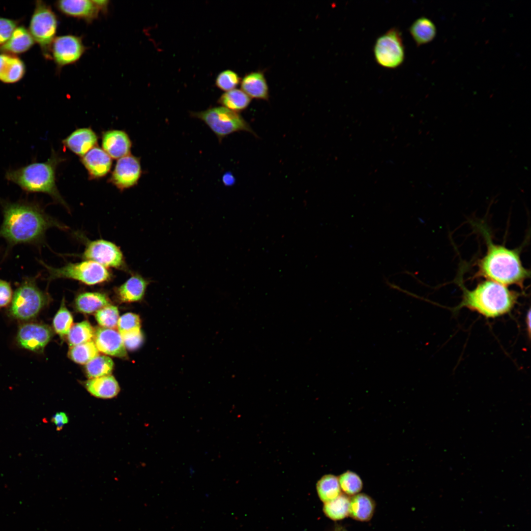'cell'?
<instances>
[{"instance_id": "22", "label": "cell", "mask_w": 531, "mask_h": 531, "mask_svg": "<svg viewBox=\"0 0 531 531\" xmlns=\"http://www.w3.org/2000/svg\"><path fill=\"white\" fill-rule=\"evenodd\" d=\"M76 309L85 314H90L111 304L110 300L104 293L83 292L78 294L74 299Z\"/></svg>"}, {"instance_id": "16", "label": "cell", "mask_w": 531, "mask_h": 531, "mask_svg": "<svg viewBox=\"0 0 531 531\" xmlns=\"http://www.w3.org/2000/svg\"><path fill=\"white\" fill-rule=\"evenodd\" d=\"M56 7L62 14L91 22L100 12L94 0H62L57 1Z\"/></svg>"}, {"instance_id": "37", "label": "cell", "mask_w": 531, "mask_h": 531, "mask_svg": "<svg viewBox=\"0 0 531 531\" xmlns=\"http://www.w3.org/2000/svg\"><path fill=\"white\" fill-rule=\"evenodd\" d=\"M240 78L233 71L227 70L221 72L216 79V85L220 89L229 91L235 89L239 83Z\"/></svg>"}, {"instance_id": "13", "label": "cell", "mask_w": 531, "mask_h": 531, "mask_svg": "<svg viewBox=\"0 0 531 531\" xmlns=\"http://www.w3.org/2000/svg\"><path fill=\"white\" fill-rule=\"evenodd\" d=\"M142 170L139 158L128 154L118 160L110 181L122 190L137 184Z\"/></svg>"}, {"instance_id": "39", "label": "cell", "mask_w": 531, "mask_h": 531, "mask_svg": "<svg viewBox=\"0 0 531 531\" xmlns=\"http://www.w3.org/2000/svg\"><path fill=\"white\" fill-rule=\"evenodd\" d=\"M125 348L129 350H135L141 345L143 341V335L140 330H137L124 333L121 335Z\"/></svg>"}, {"instance_id": "12", "label": "cell", "mask_w": 531, "mask_h": 531, "mask_svg": "<svg viewBox=\"0 0 531 531\" xmlns=\"http://www.w3.org/2000/svg\"><path fill=\"white\" fill-rule=\"evenodd\" d=\"M53 336L51 328L38 323H26L18 329L16 340L19 345L26 350L42 353Z\"/></svg>"}, {"instance_id": "42", "label": "cell", "mask_w": 531, "mask_h": 531, "mask_svg": "<svg viewBox=\"0 0 531 531\" xmlns=\"http://www.w3.org/2000/svg\"><path fill=\"white\" fill-rule=\"evenodd\" d=\"M94 2L100 11L106 12L109 5V1L106 0H95Z\"/></svg>"}, {"instance_id": "24", "label": "cell", "mask_w": 531, "mask_h": 531, "mask_svg": "<svg viewBox=\"0 0 531 531\" xmlns=\"http://www.w3.org/2000/svg\"><path fill=\"white\" fill-rule=\"evenodd\" d=\"M34 40L24 26L17 27L8 41L0 47L2 53L17 54L29 50L34 44Z\"/></svg>"}, {"instance_id": "45", "label": "cell", "mask_w": 531, "mask_h": 531, "mask_svg": "<svg viewBox=\"0 0 531 531\" xmlns=\"http://www.w3.org/2000/svg\"><path fill=\"white\" fill-rule=\"evenodd\" d=\"M333 531H348L345 528L340 526H337L335 527Z\"/></svg>"}, {"instance_id": "38", "label": "cell", "mask_w": 531, "mask_h": 531, "mask_svg": "<svg viewBox=\"0 0 531 531\" xmlns=\"http://www.w3.org/2000/svg\"><path fill=\"white\" fill-rule=\"evenodd\" d=\"M18 24L16 20L0 17V47L8 41Z\"/></svg>"}, {"instance_id": "21", "label": "cell", "mask_w": 531, "mask_h": 531, "mask_svg": "<svg viewBox=\"0 0 531 531\" xmlns=\"http://www.w3.org/2000/svg\"><path fill=\"white\" fill-rule=\"evenodd\" d=\"M85 386L92 395L102 399L114 398L120 390L118 384L111 375L90 379L86 383Z\"/></svg>"}, {"instance_id": "3", "label": "cell", "mask_w": 531, "mask_h": 531, "mask_svg": "<svg viewBox=\"0 0 531 531\" xmlns=\"http://www.w3.org/2000/svg\"><path fill=\"white\" fill-rule=\"evenodd\" d=\"M457 283L463 294L461 301L454 311L465 307L487 318L509 313L518 302L521 295L509 290L506 286L488 279L480 282L471 290L464 285L460 275L457 278Z\"/></svg>"}, {"instance_id": "43", "label": "cell", "mask_w": 531, "mask_h": 531, "mask_svg": "<svg viewBox=\"0 0 531 531\" xmlns=\"http://www.w3.org/2000/svg\"><path fill=\"white\" fill-rule=\"evenodd\" d=\"M223 181L225 184L229 185L233 183L234 181V178L232 175L227 174L224 176Z\"/></svg>"}, {"instance_id": "41", "label": "cell", "mask_w": 531, "mask_h": 531, "mask_svg": "<svg viewBox=\"0 0 531 531\" xmlns=\"http://www.w3.org/2000/svg\"><path fill=\"white\" fill-rule=\"evenodd\" d=\"M51 421L56 426L57 430L60 431L68 423V417L65 413L58 412L53 416Z\"/></svg>"}, {"instance_id": "17", "label": "cell", "mask_w": 531, "mask_h": 531, "mask_svg": "<svg viewBox=\"0 0 531 531\" xmlns=\"http://www.w3.org/2000/svg\"><path fill=\"white\" fill-rule=\"evenodd\" d=\"M102 146L103 149L111 158L119 159L129 154L131 142L124 131L112 130L103 134Z\"/></svg>"}, {"instance_id": "9", "label": "cell", "mask_w": 531, "mask_h": 531, "mask_svg": "<svg viewBox=\"0 0 531 531\" xmlns=\"http://www.w3.org/2000/svg\"><path fill=\"white\" fill-rule=\"evenodd\" d=\"M375 59L381 66L395 68L405 59V49L400 31L391 28L377 39L374 47Z\"/></svg>"}, {"instance_id": "35", "label": "cell", "mask_w": 531, "mask_h": 531, "mask_svg": "<svg viewBox=\"0 0 531 531\" xmlns=\"http://www.w3.org/2000/svg\"><path fill=\"white\" fill-rule=\"evenodd\" d=\"M95 318L102 327L114 329L117 327L119 318L118 308L110 304L96 312Z\"/></svg>"}, {"instance_id": "11", "label": "cell", "mask_w": 531, "mask_h": 531, "mask_svg": "<svg viewBox=\"0 0 531 531\" xmlns=\"http://www.w3.org/2000/svg\"><path fill=\"white\" fill-rule=\"evenodd\" d=\"M86 50L82 38L74 35L56 37L51 47V55L59 68L76 62Z\"/></svg>"}, {"instance_id": "30", "label": "cell", "mask_w": 531, "mask_h": 531, "mask_svg": "<svg viewBox=\"0 0 531 531\" xmlns=\"http://www.w3.org/2000/svg\"><path fill=\"white\" fill-rule=\"evenodd\" d=\"M94 330L89 323L84 321L73 324L67 334L70 347L83 344L92 340Z\"/></svg>"}, {"instance_id": "28", "label": "cell", "mask_w": 531, "mask_h": 531, "mask_svg": "<svg viewBox=\"0 0 531 531\" xmlns=\"http://www.w3.org/2000/svg\"><path fill=\"white\" fill-rule=\"evenodd\" d=\"M350 502V498L342 493L334 500L324 503V513L333 521L344 519L349 515Z\"/></svg>"}, {"instance_id": "33", "label": "cell", "mask_w": 531, "mask_h": 531, "mask_svg": "<svg viewBox=\"0 0 531 531\" xmlns=\"http://www.w3.org/2000/svg\"><path fill=\"white\" fill-rule=\"evenodd\" d=\"M73 319L66 307L64 298H62L60 308L55 315L53 322L55 332L61 337L67 335L73 325Z\"/></svg>"}, {"instance_id": "23", "label": "cell", "mask_w": 531, "mask_h": 531, "mask_svg": "<svg viewBox=\"0 0 531 531\" xmlns=\"http://www.w3.org/2000/svg\"><path fill=\"white\" fill-rule=\"evenodd\" d=\"M376 504L373 499L364 493H358L350 498L349 515L353 519L366 522L372 518Z\"/></svg>"}, {"instance_id": "34", "label": "cell", "mask_w": 531, "mask_h": 531, "mask_svg": "<svg viewBox=\"0 0 531 531\" xmlns=\"http://www.w3.org/2000/svg\"><path fill=\"white\" fill-rule=\"evenodd\" d=\"M341 490L347 496L358 494L362 489L363 483L360 477L355 472L347 471L338 477Z\"/></svg>"}, {"instance_id": "18", "label": "cell", "mask_w": 531, "mask_h": 531, "mask_svg": "<svg viewBox=\"0 0 531 531\" xmlns=\"http://www.w3.org/2000/svg\"><path fill=\"white\" fill-rule=\"evenodd\" d=\"M82 161L89 176L94 178L105 176L112 164L111 157L97 147L93 148L82 156Z\"/></svg>"}, {"instance_id": "10", "label": "cell", "mask_w": 531, "mask_h": 531, "mask_svg": "<svg viewBox=\"0 0 531 531\" xmlns=\"http://www.w3.org/2000/svg\"><path fill=\"white\" fill-rule=\"evenodd\" d=\"M81 256L85 260L95 262L106 268L130 272L120 248L108 240H88Z\"/></svg>"}, {"instance_id": "7", "label": "cell", "mask_w": 531, "mask_h": 531, "mask_svg": "<svg viewBox=\"0 0 531 531\" xmlns=\"http://www.w3.org/2000/svg\"><path fill=\"white\" fill-rule=\"evenodd\" d=\"M190 115L204 121L216 135L219 142L227 136L238 131H245L256 136L249 123L238 113L224 107L192 112Z\"/></svg>"}, {"instance_id": "15", "label": "cell", "mask_w": 531, "mask_h": 531, "mask_svg": "<svg viewBox=\"0 0 531 531\" xmlns=\"http://www.w3.org/2000/svg\"><path fill=\"white\" fill-rule=\"evenodd\" d=\"M131 276L123 284L116 288L117 299L122 303L142 300L151 281L138 272H131Z\"/></svg>"}, {"instance_id": "2", "label": "cell", "mask_w": 531, "mask_h": 531, "mask_svg": "<svg viewBox=\"0 0 531 531\" xmlns=\"http://www.w3.org/2000/svg\"><path fill=\"white\" fill-rule=\"evenodd\" d=\"M480 228L487 250L477 262V270L474 277L484 278L505 286L515 285L523 289L525 281L530 276V271L522 264L519 249H511L494 243L485 228Z\"/></svg>"}, {"instance_id": "27", "label": "cell", "mask_w": 531, "mask_h": 531, "mask_svg": "<svg viewBox=\"0 0 531 531\" xmlns=\"http://www.w3.org/2000/svg\"><path fill=\"white\" fill-rule=\"evenodd\" d=\"M317 491L320 499L324 503L330 502L341 494L338 478L332 474H326L318 481Z\"/></svg>"}, {"instance_id": "5", "label": "cell", "mask_w": 531, "mask_h": 531, "mask_svg": "<svg viewBox=\"0 0 531 531\" xmlns=\"http://www.w3.org/2000/svg\"><path fill=\"white\" fill-rule=\"evenodd\" d=\"M38 276L24 278L15 290L9 309L13 317L23 321L30 320L35 317L48 303V295L37 285Z\"/></svg>"}, {"instance_id": "20", "label": "cell", "mask_w": 531, "mask_h": 531, "mask_svg": "<svg viewBox=\"0 0 531 531\" xmlns=\"http://www.w3.org/2000/svg\"><path fill=\"white\" fill-rule=\"evenodd\" d=\"M23 61L17 56L8 54H0V81L13 83L23 78L25 73Z\"/></svg>"}, {"instance_id": "36", "label": "cell", "mask_w": 531, "mask_h": 531, "mask_svg": "<svg viewBox=\"0 0 531 531\" xmlns=\"http://www.w3.org/2000/svg\"><path fill=\"white\" fill-rule=\"evenodd\" d=\"M117 328L121 335L124 333L141 329V319L139 315L127 313L119 317Z\"/></svg>"}, {"instance_id": "25", "label": "cell", "mask_w": 531, "mask_h": 531, "mask_svg": "<svg viewBox=\"0 0 531 531\" xmlns=\"http://www.w3.org/2000/svg\"><path fill=\"white\" fill-rule=\"evenodd\" d=\"M241 88L251 98H268V86L264 75L261 72H253L245 76L241 82Z\"/></svg>"}, {"instance_id": "4", "label": "cell", "mask_w": 531, "mask_h": 531, "mask_svg": "<svg viewBox=\"0 0 531 531\" xmlns=\"http://www.w3.org/2000/svg\"><path fill=\"white\" fill-rule=\"evenodd\" d=\"M59 162L60 158L52 152L46 162H33L18 168L8 170L5 177L26 192L46 193L67 207L56 184V170Z\"/></svg>"}, {"instance_id": "14", "label": "cell", "mask_w": 531, "mask_h": 531, "mask_svg": "<svg viewBox=\"0 0 531 531\" xmlns=\"http://www.w3.org/2000/svg\"><path fill=\"white\" fill-rule=\"evenodd\" d=\"M93 338L98 351L121 358L127 357L122 338L116 330L102 327H97L94 330Z\"/></svg>"}, {"instance_id": "19", "label": "cell", "mask_w": 531, "mask_h": 531, "mask_svg": "<svg viewBox=\"0 0 531 531\" xmlns=\"http://www.w3.org/2000/svg\"><path fill=\"white\" fill-rule=\"evenodd\" d=\"M97 142V137L90 128L78 129L63 141L68 148L81 156L95 147Z\"/></svg>"}, {"instance_id": "31", "label": "cell", "mask_w": 531, "mask_h": 531, "mask_svg": "<svg viewBox=\"0 0 531 531\" xmlns=\"http://www.w3.org/2000/svg\"><path fill=\"white\" fill-rule=\"evenodd\" d=\"M68 355L73 361L84 364H87L99 354L98 350L94 342L91 340L83 344L70 347Z\"/></svg>"}, {"instance_id": "44", "label": "cell", "mask_w": 531, "mask_h": 531, "mask_svg": "<svg viewBox=\"0 0 531 531\" xmlns=\"http://www.w3.org/2000/svg\"><path fill=\"white\" fill-rule=\"evenodd\" d=\"M526 326L527 327V330L528 332V335L530 336L531 332V311L529 310L526 315Z\"/></svg>"}, {"instance_id": "26", "label": "cell", "mask_w": 531, "mask_h": 531, "mask_svg": "<svg viewBox=\"0 0 531 531\" xmlns=\"http://www.w3.org/2000/svg\"><path fill=\"white\" fill-rule=\"evenodd\" d=\"M410 33L418 46L432 41L437 33L436 27L432 20L426 17L415 20L409 28Z\"/></svg>"}, {"instance_id": "40", "label": "cell", "mask_w": 531, "mask_h": 531, "mask_svg": "<svg viewBox=\"0 0 531 531\" xmlns=\"http://www.w3.org/2000/svg\"><path fill=\"white\" fill-rule=\"evenodd\" d=\"M12 297L10 284L5 280L0 279V308L8 305L11 302Z\"/></svg>"}, {"instance_id": "1", "label": "cell", "mask_w": 531, "mask_h": 531, "mask_svg": "<svg viewBox=\"0 0 531 531\" xmlns=\"http://www.w3.org/2000/svg\"><path fill=\"white\" fill-rule=\"evenodd\" d=\"M0 203L3 217L0 237L7 241L9 248L17 244L40 243L46 231L52 227L67 229L48 215L35 202H12L0 199Z\"/></svg>"}, {"instance_id": "8", "label": "cell", "mask_w": 531, "mask_h": 531, "mask_svg": "<svg viewBox=\"0 0 531 531\" xmlns=\"http://www.w3.org/2000/svg\"><path fill=\"white\" fill-rule=\"evenodd\" d=\"M57 28L58 19L51 8L42 1H37L29 31L47 59L51 58V47Z\"/></svg>"}, {"instance_id": "32", "label": "cell", "mask_w": 531, "mask_h": 531, "mask_svg": "<svg viewBox=\"0 0 531 531\" xmlns=\"http://www.w3.org/2000/svg\"><path fill=\"white\" fill-rule=\"evenodd\" d=\"M114 367V362L109 357L98 355L89 361L85 367L87 376L89 379L110 375Z\"/></svg>"}, {"instance_id": "6", "label": "cell", "mask_w": 531, "mask_h": 531, "mask_svg": "<svg viewBox=\"0 0 531 531\" xmlns=\"http://www.w3.org/2000/svg\"><path fill=\"white\" fill-rule=\"evenodd\" d=\"M47 270V280L67 279L78 281L88 285H95L108 282L113 279L112 272L101 265L89 260L78 263H69L60 267L49 266L38 261Z\"/></svg>"}, {"instance_id": "29", "label": "cell", "mask_w": 531, "mask_h": 531, "mask_svg": "<svg viewBox=\"0 0 531 531\" xmlns=\"http://www.w3.org/2000/svg\"><path fill=\"white\" fill-rule=\"evenodd\" d=\"M251 99L242 90L233 89L223 93L218 102L223 107L238 113L246 109Z\"/></svg>"}]
</instances>
